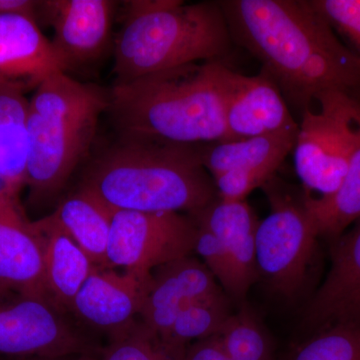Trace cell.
<instances>
[{
	"mask_svg": "<svg viewBox=\"0 0 360 360\" xmlns=\"http://www.w3.org/2000/svg\"><path fill=\"white\" fill-rule=\"evenodd\" d=\"M354 321H360V220L333 248L330 270L304 314L305 326L319 330Z\"/></svg>",
	"mask_w": 360,
	"mask_h": 360,
	"instance_id": "obj_16",
	"label": "cell"
},
{
	"mask_svg": "<svg viewBox=\"0 0 360 360\" xmlns=\"http://www.w3.org/2000/svg\"><path fill=\"white\" fill-rule=\"evenodd\" d=\"M110 92L82 84L66 72L45 79L30 99V151L25 186L30 205L58 195L89 153Z\"/></svg>",
	"mask_w": 360,
	"mask_h": 360,
	"instance_id": "obj_5",
	"label": "cell"
},
{
	"mask_svg": "<svg viewBox=\"0 0 360 360\" xmlns=\"http://www.w3.org/2000/svg\"><path fill=\"white\" fill-rule=\"evenodd\" d=\"M116 2L110 0H47L37 13L53 30L51 40L66 71L96 60L110 44Z\"/></svg>",
	"mask_w": 360,
	"mask_h": 360,
	"instance_id": "obj_11",
	"label": "cell"
},
{
	"mask_svg": "<svg viewBox=\"0 0 360 360\" xmlns=\"http://www.w3.org/2000/svg\"><path fill=\"white\" fill-rule=\"evenodd\" d=\"M302 111L293 148L296 174L305 198H328L338 191L347 174L360 99L342 92H322Z\"/></svg>",
	"mask_w": 360,
	"mask_h": 360,
	"instance_id": "obj_6",
	"label": "cell"
},
{
	"mask_svg": "<svg viewBox=\"0 0 360 360\" xmlns=\"http://www.w3.org/2000/svg\"><path fill=\"white\" fill-rule=\"evenodd\" d=\"M195 224L212 232L231 257L241 295L246 293L257 276L255 234L259 221L250 205L243 201L217 198L200 212L194 213Z\"/></svg>",
	"mask_w": 360,
	"mask_h": 360,
	"instance_id": "obj_18",
	"label": "cell"
},
{
	"mask_svg": "<svg viewBox=\"0 0 360 360\" xmlns=\"http://www.w3.org/2000/svg\"><path fill=\"white\" fill-rule=\"evenodd\" d=\"M231 314L229 296L222 290L217 291L184 309L160 342L172 356L182 360L186 343L219 335Z\"/></svg>",
	"mask_w": 360,
	"mask_h": 360,
	"instance_id": "obj_23",
	"label": "cell"
},
{
	"mask_svg": "<svg viewBox=\"0 0 360 360\" xmlns=\"http://www.w3.org/2000/svg\"><path fill=\"white\" fill-rule=\"evenodd\" d=\"M232 37L219 2H125L115 45V84L201 61H224Z\"/></svg>",
	"mask_w": 360,
	"mask_h": 360,
	"instance_id": "obj_4",
	"label": "cell"
},
{
	"mask_svg": "<svg viewBox=\"0 0 360 360\" xmlns=\"http://www.w3.org/2000/svg\"><path fill=\"white\" fill-rule=\"evenodd\" d=\"M196 233L193 217L181 213L116 210L111 214L108 269L122 267L151 279L158 267L193 252Z\"/></svg>",
	"mask_w": 360,
	"mask_h": 360,
	"instance_id": "obj_8",
	"label": "cell"
},
{
	"mask_svg": "<svg viewBox=\"0 0 360 360\" xmlns=\"http://www.w3.org/2000/svg\"><path fill=\"white\" fill-rule=\"evenodd\" d=\"M305 206L317 236L338 238L360 220V115L347 174L338 191L322 200L304 196Z\"/></svg>",
	"mask_w": 360,
	"mask_h": 360,
	"instance_id": "obj_22",
	"label": "cell"
},
{
	"mask_svg": "<svg viewBox=\"0 0 360 360\" xmlns=\"http://www.w3.org/2000/svg\"><path fill=\"white\" fill-rule=\"evenodd\" d=\"M309 4L352 45L360 59V0H309Z\"/></svg>",
	"mask_w": 360,
	"mask_h": 360,
	"instance_id": "obj_28",
	"label": "cell"
},
{
	"mask_svg": "<svg viewBox=\"0 0 360 360\" xmlns=\"http://www.w3.org/2000/svg\"><path fill=\"white\" fill-rule=\"evenodd\" d=\"M225 125L229 141L297 129L281 89L265 71L246 77L222 68Z\"/></svg>",
	"mask_w": 360,
	"mask_h": 360,
	"instance_id": "obj_10",
	"label": "cell"
},
{
	"mask_svg": "<svg viewBox=\"0 0 360 360\" xmlns=\"http://www.w3.org/2000/svg\"><path fill=\"white\" fill-rule=\"evenodd\" d=\"M78 360H94V359H89V357H84V359H78Z\"/></svg>",
	"mask_w": 360,
	"mask_h": 360,
	"instance_id": "obj_32",
	"label": "cell"
},
{
	"mask_svg": "<svg viewBox=\"0 0 360 360\" xmlns=\"http://www.w3.org/2000/svg\"><path fill=\"white\" fill-rule=\"evenodd\" d=\"M232 39L264 65L291 103L303 110L317 94L360 97V59L303 0L220 1Z\"/></svg>",
	"mask_w": 360,
	"mask_h": 360,
	"instance_id": "obj_1",
	"label": "cell"
},
{
	"mask_svg": "<svg viewBox=\"0 0 360 360\" xmlns=\"http://www.w3.org/2000/svg\"><path fill=\"white\" fill-rule=\"evenodd\" d=\"M298 129L200 146L201 162L212 179L233 170L274 176L286 156L293 150Z\"/></svg>",
	"mask_w": 360,
	"mask_h": 360,
	"instance_id": "obj_19",
	"label": "cell"
},
{
	"mask_svg": "<svg viewBox=\"0 0 360 360\" xmlns=\"http://www.w3.org/2000/svg\"><path fill=\"white\" fill-rule=\"evenodd\" d=\"M194 251L202 258L203 264L229 295L238 300H243L229 253L212 232L200 225H198Z\"/></svg>",
	"mask_w": 360,
	"mask_h": 360,
	"instance_id": "obj_27",
	"label": "cell"
},
{
	"mask_svg": "<svg viewBox=\"0 0 360 360\" xmlns=\"http://www.w3.org/2000/svg\"><path fill=\"white\" fill-rule=\"evenodd\" d=\"M270 213L255 234L257 276L277 295L293 297L302 290L317 236L304 202L276 175L264 184Z\"/></svg>",
	"mask_w": 360,
	"mask_h": 360,
	"instance_id": "obj_7",
	"label": "cell"
},
{
	"mask_svg": "<svg viewBox=\"0 0 360 360\" xmlns=\"http://www.w3.org/2000/svg\"><path fill=\"white\" fill-rule=\"evenodd\" d=\"M44 255L47 297L58 309H70L75 295L96 269L52 215L30 222Z\"/></svg>",
	"mask_w": 360,
	"mask_h": 360,
	"instance_id": "obj_17",
	"label": "cell"
},
{
	"mask_svg": "<svg viewBox=\"0 0 360 360\" xmlns=\"http://www.w3.org/2000/svg\"><path fill=\"white\" fill-rule=\"evenodd\" d=\"M217 335L229 360H272L269 336L248 305L231 314Z\"/></svg>",
	"mask_w": 360,
	"mask_h": 360,
	"instance_id": "obj_24",
	"label": "cell"
},
{
	"mask_svg": "<svg viewBox=\"0 0 360 360\" xmlns=\"http://www.w3.org/2000/svg\"><path fill=\"white\" fill-rule=\"evenodd\" d=\"M151 279L127 270L96 267L75 295L70 310L85 323L116 338L134 326Z\"/></svg>",
	"mask_w": 360,
	"mask_h": 360,
	"instance_id": "obj_12",
	"label": "cell"
},
{
	"mask_svg": "<svg viewBox=\"0 0 360 360\" xmlns=\"http://www.w3.org/2000/svg\"><path fill=\"white\" fill-rule=\"evenodd\" d=\"M135 326L112 338L103 360H179L143 326Z\"/></svg>",
	"mask_w": 360,
	"mask_h": 360,
	"instance_id": "obj_26",
	"label": "cell"
},
{
	"mask_svg": "<svg viewBox=\"0 0 360 360\" xmlns=\"http://www.w3.org/2000/svg\"><path fill=\"white\" fill-rule=\"evenodd\" d=\"M30 101L25 92L0 85V176L13 198L25 186L30 151Z\"/></svg>",
	"mask_w": 360,
	"mask_h": 360,
	"instance_id": "obj_20",
	"label": "cell"
},
{
	"mask_svg": "<svg viewBox=\"0 0 360 360\" xmlns=\"http://www.w3.org/2000/svg\"><path fill=\"white\" fill-rule=\"evenodd\" d=\"M221 290L206 265L191 255L161 265L153 271L139 314L141 326L162 341L184 309Z\"/></svg>",
	"mask_w": 360,
	"mask_h": 360,
	"instance_id": "obj_13",
	"label": "cell"
},
{
	"mask_svg": "<svg viewBox=\"0 0 360 360\" xmlns=\"http://www.w3.org/2000/svg\"><path fill=\"white\" fill-rule=\"evenodd\" d=\"M66 72L37 16L0 13V85L28 91L54 73Z\"/></svg>",
	"mask_w": 360,
	"mask_h": 360,
	"instance_id": "obj_14",
	"label": "cell"
},
{
	"mask_svg": "<svg viewBox=\"0 0 360 360\" xmlns=\"http://www.w3.org/2000/svg\"><path fill=\"white\" fill-rule=\"evenodd\" d=\"M200 146L122 139L89 163L77 191L110 212H200L219 198Z\"/></svg>",
	"mask_w": 360,
	"mask_h": 360,
	"instance_id": "obj_2",
	"label": "cell"
},
{
	"mask_svg": "<svg viewBox=\"0 0 360 360\" xmlns=\"http://www.w3.org/2000/svg\"><path fill=\"white\" fill-rule=\"evenodd\" d=\"M9 194V195H11V193H9L8 189H7V187L6 186V184H4V179H1V176H0V194ZM13 196V195H11ZM18 200V198H16Z\"/></svg>",
	"mask_w": 360,
	"mask_h": 360,
	"instance_id": "obj_31",
	"label": "cell"
},
{
	"mask_svg": "<svg viewBox=\"0 0 360 360\" xmlns=\"http://www.w3.org/2000/svg\"><path fill=\"white\" fill-rule=\"evenodd\" d=\"M112 212L77 191L61 201L52 217L98 269H108V246Z\"/></svg>",
	"mask_w": 360,
	"mask_h": 360,
	"instance_id": "obj_21",
	"label": "cell"
},
{
	"mask_svg": "<svg viewBox=\"0 0 360 360\" xmlns=\"http://www.w3.org/2000/svg\"><path fill=\"white\" fill-rule=\"evenodd\" d=\"M56 305L37 297L0 304V354L59 359L84 347Z\"/></svg>",
	"mask_w": 360,
	"mask_h": 360,
	"instance_id": "obj_9",
	"label": "cell"
},
{
	"mask_svg": "<svg viewBox=\"0 0 360 360\" xmlns=\"http://www.w3.org/2000/svg\"><path fill=\"white\" fill-rule=\"evenodd\" d=\"M290 360H360V321L321 329L297 347Z\"/></svg>",
	"mask_w": 360,
	"mask_h": 360,
	"instance_id": "obj_25",
	"label": "cell"
},
{
	"mask_svg": "<svg viewBox=\"0 0 360 360\" xmlns=\"http://www.w3.org/2000/svg\"><path fill=\"white\" fill-rule=\"evenodd\" d=\"M39 4L33 0H0V13H23L37 16Z\"/></svg>",
	"mask_w": 360,
	"mask_h": 360,
	"instance_id": "obj_30",
	"label": "cell"
},
{
	"mask_svg": "<svg viewBox=\"0 0 360 360\" xmlns=\"http://www.w3.org/2000/svg\"><path fill=\"white\" fill-rule=\"evenodd\" d=\"M39 360H58V359H39Z\"/></svg>",
	"mask_w": 360,
	"mask_h": 360,
	"instance_id": "obj_33",
	"label": "cell"
},
{
	"mask_svg": "<svg viewBox=\"0 0 360 360\" xmlns=\"http://www.w3.org/2000/svg\"><path fill=\"white\" fill-rule=\"evenodd\" d=\"M0 290L49 300L39 238L18 200L6 193L0 194Z\"/></svg>",
	"mask_w": 360,
	"mask_h": 360,
	"instance_id": "obj_15",
	"label": "cell"
},
{
	"mask_svg": "<svg viewBox=\"0 0 360 360\" xmlns=\"http://www.w3.org/2000/svg\"><path fill=\"white\" fill-rule=\"evenodd\" d=\"M224 61H201L115 84L108 112L122 139L205 146L229 141Z\"/></svg>",
	"mask_w": 360,
	"mask_h": 360,
	"instance_id": "obj_3",
	"label": "cell"
},
{
	"mask_svg": "<svg viewBox=\"0 0 360 360\" xmlns=\"http://www.w3.org/2000/svg\"><path fill=\"white\" fill-rule=\"evenodd\" d=\"M182 360H229L219 335L196 340L187 348Z\"/></svg>",
	"mask_w": 360,
	"mask_h": 360,
	"instance_id": "obj_29",
	"label": "cell"
}]
</instances>
